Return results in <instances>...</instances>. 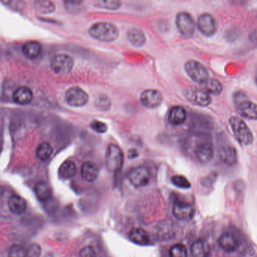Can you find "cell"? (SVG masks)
<instances>
[{
	"mask_svg": "<svg viewBox=\"0 0 257 257\" xmlns=\"http://www.w3.org/2000/svg\"><path fill=\"white\" fill-rule=\"evenodd\" d=\"M89 35L100 42H111L119 38V29L116 26L108 22L94 23L89 30Z\"/></svg>",
	"mask_w": 257,
	"mask_h": 257,
	"instance_id": "obj_1",
	"label": "cell"
},
{
	"mask_svg": "<svg viewBox=\"0 0 257 257\" xmlns=\"http://www.w3.org/2000/svg\"><path fill=\"white\" fill-rule=\"evenodd\" d=\"M229 125L234 135L241 145L249 146L254 142V135L247 124L239 117L233 116L229 119Z\"/></svg>",
	"mask_w": 257,
	"mask_h": 257,
	"instance_id": "obj_2",
	"label": "cell"
},
{
	"mask_svg": "<svg viewBox=\"0 0 257 257\" xmlns=\"http://www.w3.org/2000/svg\"><path fill=\"white\" fill-rule=\"evenodd\" d=\"M124 154L120 147L115 144H110L107 147L106 152V165L107 169L112 173L120 171L123 166Z\"/></svg>",
	"mask_w": 257,
	"mask_h": 257,
	"instance_id": "obj_3",
	"label": "cell"
},
{
	"mask_svg": "<svg viewBox=\"0 0 257 257\" xmlns=\"http://www.w3.org/2000/svg\"><path fill=\"white\" fill-rule=\"evenodd\" d=\"M235 102L239 113L248 119H257V105L249 100L242 92H238L235 95Z\"/></svg>",
	"mask_w": 257,
	"mask_h": 257,
	"instance_id": "obj_4",
	"label": "cell"
},
{
	"mask_svg": "<svg viewBox=\"0 0 257 257\" xmlns=\"http://www.w3.org/2000/svg\"><path fill=\"white\" fill-rule=\"evenodd\" d=\"M73 64V59L66 54L55 55L50 62L52 71L58 75H66L71 72Z\"/></svg>",
	"mask_w": 257,
	"mask_h": 257,
	"instance_id": "obj_5",
	"label": "cell"
},
{
	"mask_svg": "<svg viewBox=\"0 0 257 257\" xmlns=\"http://www.w3.org/2000/svg\"><path fill=\"white\" fill-rule=\"evenodd\" d=\"M185 70L187 75L194 82L202 84L209 78V72L205 66L196 60H188L185 64Z\"/></svg>",
	"mask_w": 257,
	"mask_h": 257,
	"instance_id": "obj_6",
	"label": "cell"
},
{
	"mask_svg": "<svg viewBox=\"0 0 257 257\" xmlns=\"http://www.w3.org/2000/svg\"><path fill=\"white\" fill-rule=\"evenodd\" d=\"M176 25L180 34L185 38L192 37L196 30V24L193 18L187 12H180L177 14Z\"/></svg>",
	"mask_w": 257,
	"mask_h": 257,
	"instance_id": "obj_7",
	"label": "cell"
},
{
	"mask_svg": "<svg viewBox=\"0 0 257 257\" xmlns=\"http://www.w3.org/2000/svg\"><path fill=\"white\" fill-rule=\"evenodd\" d=\"M185 97L189 102L199 107H207L212 102V97L204 89H189L185 93Z\"/></svg>",
	"mask_w": 257,
	"mask_h": 257,
	"instance_id": "obj_8",
	"label": "cell"
},
{
	"mask_svg": "<svg viewBox=\"0 0 257 257\" xmlns=\"http://www.w3.org/2000/svg\"><path fill=\"white\" fill-rule=\"evenodd\" d=\"M65 99L67 104L71 107H81L87 104L89 95L83 89L74 86L66 92Z\"/></svg>",
	"mask_w": 257,
	"mask_h": 257,
	"instance_id": "obj_9",
	"label": "cell"
},
{
	"mask_svg": "<svg viewBox=\"0 0 257 257\" xmlns=\"http://www.w3.org/2000/svg\"><path fill=\"white\" fill-rule=\"evenodd\" d=\"M128 178L132 185L135 187H143L150 182L151 174L147 167L139 166L130 170Z\"/></svg>",
	"mask_w": 257,
	"mask_h": 257,
	"instance_id": "obj_10",
	"label": "cell"
},
{
	"mask_svg": "<svg viewBox=\"0 0 257 257\" xmlns=\"http://www.w3.org/2000/svg\"><path fill=\"white\" fill-rule=\"evenodd\" d=\"M197 27L203 35L210 37L214 36L217 31V22L213 15L209 13H204L199 16Z\"/></svg>",
	"mask_w": 257,
	"mask_h": 257,
	"instance_id": "obj_11",
	"label": "cell"
},
{
	"mask_svg": "<svg viewBox=\"0 0 257 257\" xmlns=\"http://www.w3.org/2000/svg\"><path fill=\"white\" fill-rule=\"evenodd\" d=\"M140 101L146 108L154 109L162 104L163 97L159 91L147 89L141 93Z\"/></svg>",
	"mask_w": 257,
	"mask_h": 257,
	"instance_id": "obj_12",
	"label": "cell"
},
{
	"mask_svg": "<svg viewBox=\"0 0 257 257\" xmlns=\"http://www.w3.org/2000/svg\"><path fill=\"white\" fill-rule=\"evenodd\" d=\"M173 214L179 220L189 221L195 215V209L191 204L184 202H175L173 207Z\"/></svg>",
	"mask_w": 257,
	"mask_h": 257,
	"instance_id": "obj_13",
	"label": "cell"
},
{
	"mask_svg": "<svg viewBox=\"0 0 257 257\" xmlns=\"http://www.w3.org/2000/svg\"><path fill=\"white\" fill-rule=\"evenodd\" d=\"M34 93L32 91L26 86L18 88L13 93L14 101L20 105L30 104L32 101Z\"/></svg>",
	"mask_w": 257,
	"mask_h": 257,
	"instance_id": "obj_14",
	"label": "cell"
},
{
	"mask_svg": "<svg viewBox=\"0 0 257 257\" xmlns=\"http://www.w3.org/2000/svg\"><path fill=\"white\" fill-rule=\"evenodd\" d=\"M219 244L224 251L227 253H233L239 247L237 239L232 234L225 232L219 239Z\"/></svg>",
	"mask_w": 257,
	"mask_h": 257,
	"instance_id": "obj_15",
	"label": "cell"
},
{
	"mask_svg": "<svg viewBox=\"0 0 257 257\" xmlns=\"http://www.w3.org/2000/svg\"><path fill=\"white\" fill-rule=\"evenodd\" d=\"M187 113L185 109L181 106L172 107L168 115V122L172 126H181L186 120Z\"/></svg>",
	"mask_w": 257,
	"mask_h": 257,
	"instance_id": "obj_16",
	"label": "cell"
},
{
	"mask_svg": "<svg viewBox=\"0 0 257 257\" xmlns=\"http://www.w3.org/2000/svg\"><path fill=\"white\" fill-rule=\"evenodd\" d=\"M196 157L202 163H207L214 157V149L212 144L204 143L200 144L196 149Z\"/></svg>",
	"mask_w": 257,
	"mask_h": 257,
	"instance_id": "obj_17",
	"label": "cell"
},
{
	"mask_svg": "<svg viewBox=\"0 0 257 257\" xmlns=\"http://www.w3.org/2000/svg\"><path fill=\"white\" fill-rule=\"evenodd\" d=\"M82 179L87 182H93L99 175V169L95 164L92 162H86L83 164L81 169Z\"/></svg>",
	"mask_w": 257,
	"mask_h": 257,
	"instance_id": "obj_18",
	"label": "cell"
},
{
	"mask_svg": "<svg viewBox=\"0 0 257 257\" xmlns=\"http://www.w3.org/2000/svg\"><path fill=\"white\" fill-rule=\"evenodd\" d=\"M129 239L132 242L138 245H147L150 241L149 234L141 228H134L129 233Z\"/></svg>",
	"mask_w": 257,
	"mask_h": 257,
	"instance_id": "obj_19",
	"label": "cell"
},
{
	"mask_svg": "<svg viewBox=\"0 0 257 257\" xmlns=\"http://www.w3.org/2000/svg\"><path fill=\"white\" fill-rule=\"evenodd\" d=\"M8 206H9V210L13 214L20 215L25 211L27 208V203L23 198L18 195H13L9 197V201H8Z\"/></svg>",
	"mask_w": 257,
	"mask_h": 257,
	"instance_id": "obj_20",
	"label": "cell"
},
{
	"mask_svg": "<svg viewBox=\"0 0 257 257\" xmlns=\"http://www.w3.org/2000/svg\"><path fill=\"white\" fill-rule=\"evenodd\" d=\"M129 42L136 48H140L146 43V36L142 30L138 28H132L127 34Z\"/></svg>",
	"mask_w": 257,
	"mask_h": 257,
	"instance_id": "obj_21",
	"label": "cell"
},
{
	"mask_svg": "<svg viewBox=\"0 0 257 257\" xmlns=\"http://www.w3.org/2000/svg\"><path fill=\"white\" fill-rule=\"evenodd\" d=\"M42 49V45L39 42L31 41L23 45L22 51L26 57L30 59H34L40 55Z\"/></svg>",
	"mask_w": 257,
	"mask_h": 257,
	"instance_id": "obj_22",
	"label": "cell"
},
{
	"mask_svg": "<svg viewBox=\"0 0 257 257\" xmlns=\"http://www.w3.org/2000/svg\"><path fill=\"white\" fill-rule=\"evenodd\" d=\"M191 252L195 257H208L210 254V246L204 240L199 239L192 244Z\"/></svg>",
	"mask_w": 257,
	"mask_h": 257,
	"instance_id": "obj_23",
	"label": "cell"
},
{
	"mask_svg": "<svg viewBox=\"0 0 257 257\" xmlns=\"http://www.w3.org/2000/svg\"><path fill=\"white\" fill-rule=\"evenodd\" d=\"M202 85V89H204L206 92H208L210 94L213 95H219L222 93V85L219 80L216 79H208L204 81L203 83L201 84Z\"/></svg>",
	"mask_w": 257,
	"mask_h": 257,
	"instance_id": "obj_24",
	"label": "cell"
},
{
	"mask_svg": "<svg viewBox=\"0 0 257 257\" xmlns=\"http://www.w3.org/2000/svg\"><path fill=\"white\" fill-rule=\"evenodd\" d=\"M220 157L222 162L229 165H232L237 162V152L234 147H229V146L224 147L220 152Z\"/></svg>",
	"mask_w": 257,
	"mask_h": 257,
	"instance_id": "obj_25",
	"label": "cell"
},
{
	"mask_svg": "<svg viewBox=\"0 0 257 257\" xmlns=\"http://www.w3.org/2000/svg\"><path fill=\"white\" fill-rule=\"evenodd\" d=\"M76 172V165L72 161H65L61 164V165L59 168V174L63 178H71V177L75 176Z\"/></svg>",
	"mask_w": 257,
	"mask_h": 257,
	"instance_id": "obj_26",
	"label": "cell"
},
{
	"mask_svg": "<svg viewBox=\"0 0 257 257\" xmlns=\"http://www.w3.org/2000/svg\"><path fill=\"white\" fill-rule=\"evenodd\" d=\"M35 192L37 197L41 201L48 200L52 196L50 186L44 181L37 183L35 186Z\"/></svg>",
	"mask_w": 257,
	"mask_h": 257,
	"instance_id": "obj_27",
	"label": "cell"
},
{
	"mask_svg": "<svg viewBox=\"0 0 257 257\" xmlns=\"http://www.w3.org/2000/svg\"><path fill=\"white\" fill-rule=\"evenodd\" d=\"M35 6L37 10L42 14H50L55 9L52 0H35Z\"/></svg>",
	"mask_w": 257,
	"mask_h": 257,
	"instance_id": "obj_28",
	"label": "cell"
},
{
	"mask_svg": "<svg viewBox=\"0 0 257 257\" xmlns=\"http://www.w3.org/2000/svg\"><path fill=\"white\" fill-rule=\"evenodd\" d=\"M53 152L52 146L48 143H42L37 149V156L39 160L45 161L51 157Z\"/></svg>",
	"mask_w": 257,
	"mask_h": 257,
	"instance_id": "obj_29",
	"label": "cell"
},
{
	"mask_svg": "<svg viewBox=\"0 0 257 257\" xmlns=\"http://www.w3.org/2000/svg\"><path fill=\"white\" fill-rule=\"evenodd\" d=\"M95 5L107 10H118L122 6L121 0H96Z\"/></svg>",
	"mask_w": 257,
	"mask_h": 257,
	"instance_id": "obj_30",
	"label": "cell"
},
{
	"mask_svg": "<svg viewBox=\"0 0 257 257\" xmlns=\"http://www.w3.org/2000/svg\"><path fill=\"white\" fill-rule=\"evenodd\" d=\"M5 6L16 12H21L24 7L23 0H0Z\"/></svg>",
	"mask_w": 257,
	"mask_h": 257,
	"instance_id": "obj_31",
	"label": "cell"
},
{
	"mask_svg": "<svg viewBox=\"0 0 257 257\" xmlns=\"http://www.w3.org/2000/svg\"><path fill=\"white\" fill-rule=\"evenodd\" d=\"M173 184L175 186L179 187L181 189H189L191 187V184L186 177L182 175H175L171 179Z\"/></svg>",
	"mask_w": 257,
	"mask_h": 257,
	"instance_id": "obj_32",
	"label": "cell"
},
{
	"mask_svg": "<svg viewBox=\"0 0 257 257\" xmlns=\"http://www.w3.org/2000/svg\"><path fill=\"white\" fill-rule=\"evenodd\" d=\"M170 257H185L188 255L185 246L183 244H175L169 251Z\"/></svg>",
	"mask_w": 257,
	"mask_h": 257,
	"instance_id": "obj_33",
	"label": "cell"
},
{
	"mask_svg": "<svg viewBox=\"0 0 257 257\" xmlns=\"http://www.w3.org/2000/svg\"><path fill=\"white\" fill-rule=\"evenodd\" d=\"M95 105L100 110H108L111 107V101L107 96H100L96 100Z\"/></svg>",
	"mask_w": 257,
	"mask_h": 257,
	"instance_id": "obj_34",
	"label": "cell"
},
{
	"mask_svg": "<svg viewBox=\"0 0 257 257\" xmlns=\"http://www.w3.org/2000/svg\"><path fill=\"white\" fill-rule=\"evenodd\" d=\"M91 128L99 134H104L107 131V124L100 121L94 120L91 124Z\"/></svg>",
	"mask_w": 257,
	"mask_h": 257,
	"instance_id": "obj_35",
	"label": "cell"
},
{
	"mask_svg": "<svg viewBox=\"0 0 257 257\" xmlns=\"http://www.w3.org/2000/svg\"><path fill=\"white\" fill-rule=\"evenodd\" d=\"M10 257H25L27 256V251L20 245H14L11 247L9 251Z\"/></svg>",
	"mask_w": 257,
	"mask_h": 257,
	"instance_id": "obj_36",
	"label": "cell"
},
{
	"mask_svg": "<svg viewBox=\"0 0 257 257\" xmlns=\"http://www.w3.org/2000/svg\"><path fill=\"white\" fill-rule=\"evenodd\" d=\"M79 255H80L81 257H95L96 253L93 247L89 246V247H85V248L82 249Z\"/></svg>",
	"mask_w": 257,
	"mask_h": 257,
	"instance_id": "obj_37",
	"label": "cell"
},
{
	"mask_svg": "<svg viewBox=\"0 0 257 257\" xmlns=\"http://www.w3.org/2000/svg\"><path fill=\"white\" fill-rule=\"evenodd\" d=\"M40 254V248L38 245L32 246L30 247L28 251H27V256L31 257H37Z\"/></svg>",
	"mask_w": 257,
	"mask_h": 257,
	"instance_id": "obj_38",
	"label": "cell"
},
{
	"mask_svg": "<svg viewBox=\"0 0 257 257\" xmlns=\"http://www.w3.org/2000/svg\"><path fill=\"white\" fill-rule=\"evenodd\" d=\"M138 155V152L136 149H130L128 152V158L129 159H134L137 157Z\"/></svg>",
	"mask_w": 257,
	"mask_h": 257,
	"instance_id": "obj_39",
	"label": "cell"
},
{
	"mask_svg": "<svg viewBox=\"0 0 257 257\" xmlns=\"http://www.w3.org/2000/svg\"><path fill=\"white\" fill-rule=\"evenodd\" d=\"M2 193H3V189L2 187L0 186V198L2 197Z\"/></svg>",
	"mask_w": 257,
	"mask_h": 257,
	"instance_id": "obj_40",
	"label": "cell"
}]
</instances>
